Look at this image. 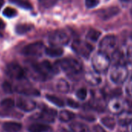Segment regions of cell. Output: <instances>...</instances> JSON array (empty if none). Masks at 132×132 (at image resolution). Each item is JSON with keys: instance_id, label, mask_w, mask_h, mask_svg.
I'll return each mask as SVG.
<instances>
[{"instance_id": "1", "label": "cell", "mask_w": 132, "mask_h": 132, "mask_svg": "<svg viewBox=\"0 0 132 132\" xmlns=\"http://www.w3.org/2000/svg\"><path fill=\"white\" fill-rule=\"evenodd\" d=\"M58 64L68 75H76L82 72V66L79 61L73 58H65L59 60Z\"/></svg>"}, {"instance_id": "2", "label": "cell", "mask_w": 132, "mask_h": 132, "mask_svg": "<svg viewBox=\"0 0 132 132\" xmlns=\"http://www.w3.org/2000/svg\"><path fill=\"white\" fill-rule=\"evenodd\" d=\"M92 64L95 72L98 73H105L110 65V59L108 55L100 51L93 56Z\"/></svg>"}, {"instance_id": "3", "label": "cell", "mask_w": 132, "mask_h": 132, "mask_svg": "<svg viewBox=\"0 0 132 132\" xmlns=\"http://www.w3.org/2000/svg\"><path fill=\"white\" fill-rule=\"evenodd\" d=\"M128 77V70L124 64H115L110 72V80L117 84H123Z\"/></svg>"}, {"instance_id": "4", "label": "cell", "mask_w": 132, "mask_h": 132, "mask_svg": "<svg viewBox=\"0 0 132 132\" xmlns=\"http://www.w3.org/2000/svg\"><path fill=\"white\" fill-rule=\"evenodd\" d=\"M117 38L114 36H107L104 38L102 39L100 43V52L110 55L113 54L117 50Z\"/></svg>"}, {"instance_id": "5", "label": "cell", "mask_w": 132, "mask_h": 132, "mask_svg": "<svg viewBox=\"0 0 132 132\" xmlns=\"http://www.w3.org/2000/svg\"><path fill=\"white\" fill-rule=\"evenodd\" d=\"M48 41L51 46L60 47L68 44V43L69 42V36L65 32L57 30L50 34L48 37Z\"/></svg>"}, {"instance_id": "6", "label": "cell", "mask_w": 132, "mask_h": 132, "mask_svg": "<svg viewBox=\"0 0 132 132\" xmlns=\"http://www.w3.org/2000/svg\"><path fill=\"white\" fill-rule=\"evenodd\" d=\"M33 70L42 78H44L53 75L56 73L55 68L51 64L50 62L44 60L41 63H36L33 66Z\"/></svg>"}, {"instance_id": "7", "label": "cell", "mask_w": 132, "mask_h": 132, "mask_svg": "<svg viewBox=\"0 0 132 132\" xmlns=\"http://www.w3.org/2000/svg\"><path fill=\"white\" fill-rule=\"evenodd\" d=\"M44 51L45 52L44 43L41 42H35L24 46L22 50V53L25 56H39L43 53Z\"/></svg>"}, {"instance_id": "8", "label": "cell", "mask_w": 132, "mask_h": 132, "mask_svg": "<svg viewBox=\"0 0 132 132\" xmlns=\"http://www.w3.org/2000/svg\"><path fill=\"white\" fill-rule=\"evenodd\" d=\"M6 75L14 80H23L25 77V71L23 67L16 63H11L5 68Z\"/></svg>"}, {"instance_id": "9", "label": "cell", "mask_w": 132, "mask_h": 132, "mask_svg": "<svg viewBox=\"0 0 132 132\" xmlns=\"http://www.w3.org/2000/svg\"><path fill=\"white\" fill-rule=\"evenodd\" d=\"M72 49L79 56L88 58L92 53L93 47L88 43L81 40H76L72 43Z\"/></svg>"}, {"instance_id": "10", "label": "cell", "mask_w": 132, "mask_h": 132, "mask_svg": "<svg viewBox=\"0 0 132 132\" xmlns=\"http://www.w3.org/2000/svg\"><path fill=\"white\" fill-rule=\"evenodd\" d=\"M16 106L23 111L29 112L33 111L36 108V103L33 100L24 97H19L16 101Z\"/></svg>"}, {"instance_id": "11", "label": "cell", "mask_w": 132, "mask_h": 132, "mask_svg": "<svg viewBox=\"0 0 132 132\" xmlns=\"http://www.w3.org/2000/svg\"><path fill=\"white\" fill-rule=\"evenodd\" d=\"M124 103L119 98H113L108 104V109L114 114H121L124 111Z\"/></svg>"}, {"instance_id": "12", "label": "cell", "mask_w": 132, "mask_h": 132, "mask_svg": "<svg viewBox=\"0 0 132 132\" xmlns=\"http://www.w3.org/2000/svg\"><path fill=\"white\" fill-rule=\"evenodd\" d=\"M57 116V111L54 109L44 108L40 114L39 119L45 122H54Z\"/></svg>"}, {"instance_id": "13", "label": "cell", "mask_w": 132, "mask_h": 132, "mask_svg": "<svg viewBox=\"0 0 132 132\" xmlns=\"http://www.w3.org/2000/svg\"><path fill=\"white\" fill-rule=\"evenodd\" d=\"M120 10L117 7H110L107 9H103L102 10L98 11L97 15L100 18L103 19H108L111 17H114V15H117L119 13Z\"/></svg>"}, {"instance_id": "14", "label": "cell", "mask_w": 132, "mask_h": 132, "mask_svg": "<svg viewBox=\"0 0 132 132\" xmlns=\"http://www.w3.org/2000/svg\"><path fill=\"white\" fill-rule=\"evenodd\" d=\"M85 79L86 82L92 86H97L101 82V77L96 72H89L86 74Z\"/></svg>"}, {"instance_id": "15", "label": "cell", "mask_w": 132, "mask_h": 132, "mask_svg": "<svg viewBox=\"0 0 132 132\" xmlns=\"http://www.w3.org/2000/svg\"><path fill=\"white\" fill-rule=\"evenodd\" d=\"M2 128L5 132H18L21 130L22 125L18 122L8 121L3 124Z\"/></svg>"}, {"instance_id": "16", "label": "cell", "mask_w": 132, "mask_h": 132, "mask_svg": "<svg viewBox=\"0 0 132 132\" xmlns=\"http://www.w3.org/2000/svg\"><path fill=\"white\" fill-rule=\"evenodd\" d=\"M118 122L120 126H128L132 122V113L131 112H122L120 114Z\"/></svg>"}, {"instance_id": "17", "label": "cell", "mask_w": 132, "mask_h": 132, "mask_svg": "<svg viewBox=\"0 0 132 132\" xmlns=\"http://www.w3.org/2000/svg\"><path fill=\"white\" fill-rule=\"evenodd\" d=\"M29 132H48L51 131L50 126L44 124H33L28 128Z\"/></svg>"}, {"instance_id": "18", "label": "cell", "mask_w": 132, "mask_h": 132, "mask_svg": "<svg viewBox=\"0 0 132 132\" xmlns=\"http://www.w3.org/2000/svg\"><path fill=\"white\" fill-rule=\"evenodd\" d=\"M64 51L61 47L51 46L45 49V53L51 57H58L63 54Z\"/></svg>"}, {"instance_id": "19", "label": "cell", "mask_w": 132, "mask_h": 132, "mask_svg": "<svg viewBox=\"0 0 132 132\" xmlns=\"http://www.w3.org/2000/svg\"><path fill=\"white\" fill-rule=\"evenodd\" d=\"M33 28V26H32L30 24L20 23L16 26V32L19 35H23V34H25V33L31 31Z\"/></svg>"}, {"instance_id": "20", "label": "cell", "mask_w": 132, "mask_h": 132, "mask_svg": "<svg viewBox=\"0 0 132 132\" xmlns=\"http://www.w3.org/2000/svg\"><path fill=\"white\" fill-rule=\"evenodd\" d=\"M75 117V115L74 113H72L69 111H67V110L61 111L58 115L60 121H63V122H68V121L72 120Z\"/></svg>"}, {"instance_id": "21", "label": "cell", "mask_w": 132, "mask_h": 132, "mask_svg": "<svg viewBox=\"0 0 132 132\" xmlns=\"http://www.w3.org/2000/svg\"><path fill=\"white\" fill-rule=\"evenodd\" d=\"M56 87L58 89V91H60L61 93H68V90H69V84L68 83L64 80V79H60L58 82H57V84H56Z\"/></svg>"}, {"instance_id": "22", "label": "cell", "mask_w": 132, "mask_h": 132, "mask_svg": "<svg viewBox=\"0 0 132 132\" xmlns=\"http://www.w3.org/2000/svg\"><path fill=\"white\" fill-rule=\"evenodd\" d=\"M70 128L73 132H87L89 131L88 128L85 125L79 122H75L71 124Z\"/></svg>"}, {"instance_id": "23", "label": "cell", "mask_w": 132, "mask_h": 132, "mask_svg": "<svg viewBox=\"0 0 132 132\" xmlns=\"http://www.w3.org/2000/svg\"><path fill=\"white\" fill-rule=\"evenodd\" d=\"M12 4H15L18 5L20 8H23L24 9H31L32 5L28 0H9Z\"/></svg>"}, {"instance_id": "24", "label": "cell", "mask_w": 132, "mask_h": 132, "mask_svg": "<svg viewBox=\"0 0 132 132\" xmlns=\"http://www.w3.org/2000/svg\"><path fill=\"white\" fill-rule=\"evenodd\" d=\"M46 98H47L50 102H51L52 104H55V105L58 106V107L61 108V107L64 106V101H63L61 98H59V97H56V96L47 94V95L46 96Z\"/></svg>"}, {"instance_id": "25", "label": "cell", "mask_w": 132, "mask_h": 132, "mask_svg": "<svg viewBox=\"0 0 132 132\" xmlns=\"http://www.w3.org/2000/svg\"><path fill=\"white\" fill-rule=\"evenodd\" d=\"M101 121H102L103 125H105L109 129H113L115 127V125H116V122H115L114 118H111V117H105V118H103L102 120H101Z\"/></svg>"}, {"instance_id": "26", "label": "cell", "mask_w": 132, "mask_h": 132, "mask_svg": "<svg viewBox=\"0 0 132 132\" xmlns=\"http://www.w3.org/2000/svg\"><path fill=\"white\" fill-rule=\"evenodd\" d=\"M101 35V32H99L98 30L96 29H91L89 31V32L87 33V39L92 42H96L100 36Z\"/></svg>"}, {"instance_id": "27", "label": "cell", "mask_w": 132, "mask_h": 132, "mask_svg": "<svg viewBox=\"0 0 132 132\" xmlns=\"http://www.w3.org/2000/svg\"><path fill=\"white\" fill-rule=\"evenodd\" d=\"M15 102L12 98H5L1 101V106L5 109H11L14 107Z\"/></svg>"}, {"instance_id": "28", "label": "cell", "mask_w": 132, "mask_h": 132, "mask_svg": "<svg viewBox=\"0 0 132 132\" xmlns=\"http://www.w3.org/2000/svg\"><path fill=\"white\" fill-rule=\"evenodd\" d=\"M17 15V12L12 7H6L3 11V15L7 18H13Z\"/></svg>"}, {"instance_id": "29", "label": "cell", "mask_w": 132, "mask_h": 132, "mask_svg": "<svg viewBox=\"0 0 132 132\" xmlns=\"http://www.w3.org/2000/svg\"><path fill=\"white\" fill-rule=\"evenodd\" d=\"M76 96L81 101L85 100L86 98V97H87V90H86V88H80L79 90H78L77 92H76Z\"/></svg>"}, {"instance_id": "30", "label": "cell", "mask_w": 132, "mask_h": 132, "mask_svg": "<svg viewBox=\"0 0 132 132\" xmlns=\"http://www.w3.org/2000/svg\"><path fill=\"white\" fill-rule=\"evenodd\" d=\"M85 3H86V6L88 9H93L98 5V4L100 3V1L99 0H86Z\"/></svg>"}, {"instance_id": "31", "label": "cell", "mask_w": 132, "mask_h": 132, "mask_svg": "<svg viewBox=\"0 0 132 132\" xmlns=\"http://www.w3.org/2000/svg\"><path fill=\"white\" fill-rule=\"evenodd\" d=\"M2 88H3L4 91L6 92V93H12V91H13L12 87V85L8 81H5L3 83Z\"/></svg>"}, {"instance_id": "32", "label": "cell", "mask_w": 132, "mask_h": 132, "mask_svg": "<svg viewBox=\"0 0 132 132\" xmlns=\"http://www.w3.org/2000/svg\"><path fill=\"white\" fill-rule=\"evenodd\" d=\"M126 91H127V94L132 97V73H131V77L126 86Z\"/></svg>"}, {"instance_id": "33", "label": "cell", "mask_w": 132, "mask_h": 132, "mask_svg": "<svg viewBox=\"0 0 132 132\" xmlns=\"http://www.w3.org/2000/svg\"><path fill=\"white\" fill-rule=\"evenodd\" d=\"M67 104L68 106H70L72 108H79V104L73 101L72 99H68L67 100Z\"/></svg>"}, {"instance_id": "34", "label": "cell", "mask_w": 132, "mask_h": 132, "mask_svg": "<svg viewBox=\"0 0 132 132\" xmlns=\"http://www.w3.org/2000/svg\"><path fill=\"white\" fill-rule=\"evenodd\" d=\"M93 132H107L103 128H102L100 125H96L95 126H93Z\"/></svg>"}, {"instance_id": "35", "label": "cell", "mask_w": 132, "mask_h": 132, "mask_svg": "<svg viewBox=\"0 0 132 132\" xmlns=\"http://www.w3.org/2000/svg\"><path fill=\"white\" fill-rule=\"evenodd\" d=\"M128 59L132 63V47H130L128 50Z\"/></svg>"}, {"instance_id": "36", "label": "cell", "mask_w": 132, "mask_h": 132, "mask_svg": "<svg viewBox=\"0 0 132 132\" xmlns=\"http://www.w3.org/2000/svg\"><path fill=\"white\" fill-rule=\"evenodd\" d=\"M5 27V23L3 22L2 19H0V30H1V29H3Z\"/></svg>"}, {"instance_id": "37", "label": "cell", "mask_w": 132, "mask_h": 132, "mask_svg": "<svg viewBox=\"0 0 132 132\" xmlns=\"http://www.w3.org/2000/svg\"><path fill=\"white\" fill-rule=\"evenodd\" d=\"M4 2H5V1H4V0H0V10H1V9H2V5H3Z\"/></svg>"}, {"instance_id": "38", "label": "cell", "mask_w": 132, "mask_h": 132, "mask_svg": "<svg viewBox=\"0 0 132 132\" xmlns=\"http://www.w3.org/2000/svg\"><path fill=\"white\" fill-rule=\"evenodd\" d=\"M58 132H68L67 130H65V128H61L60 130H58Z\"/></svg>"}, {"instance_id": "39", "label": "cell", "mask_w": 132, "mask_h": 132, "mask_svg": "<svg viewBox=\"0 0 132 132\" xmlns=\"http://www.w3.org/2000/svg\"><path fill=\"white\" fill-rule=\"evenodd\" d=\"M131 39H132V32H131Z\"/></svg>"}, {"instance_id": "40", "label": "cell", "mask_w": 132, "mask_h": 132, "mask_svg": "<svg viewBox=\"0 0 132 132\" xmlns=\"http://www.w3.org/2000/svg\"><path fill=\"white\" fill-rule=\"evenodd\" d=\"M131 11H132V9H131Z\"/></svg>"}]
</instances>
